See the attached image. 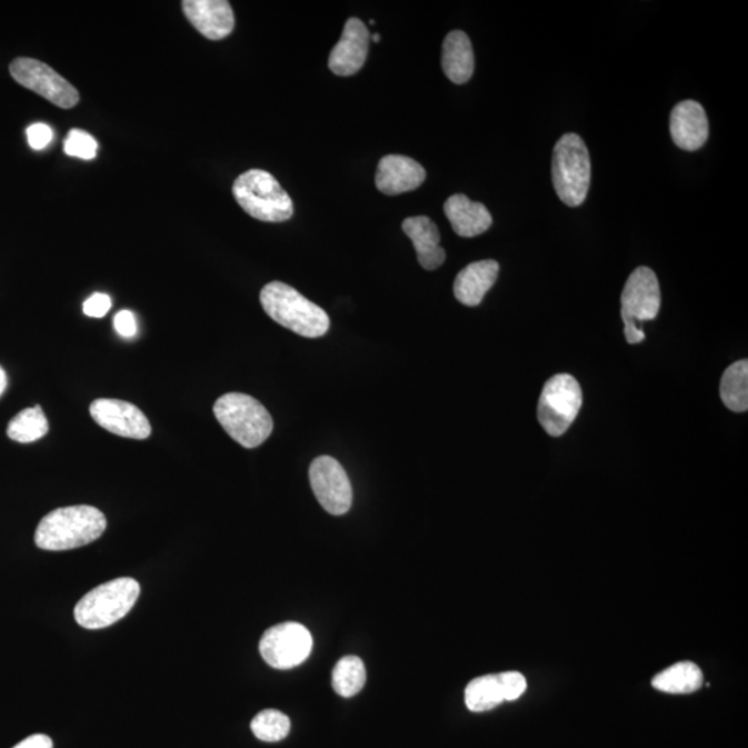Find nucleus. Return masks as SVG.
I'll use <instances>...</instances> for the list:
<instances>
[{
    "mask_svg": "<svg viewBox=\"0 0 748 748\" xmlns=\"http://www.w3.org/2000/svg\"><path fill=\"white\" fill-rule=\"evenodd\" d=\"M106 527V516L93 506H69L43 517L36 531V543L52 552L77 549L103 536Z\"/></svg>",
    "mask_w": 748,
    "mask_h": 748,
    "instance_id": "nucleus-1",
    "label": "nucleus"
},
{
    "mask_svg": "<svg viewBox=\"0 0 748 748\" xmlns=\"http://www.w3.org/2000/svg\"><path fill=\"white\" fill-rule=\"evenodd\" d=\"M260 300L269 318L298 336L318 339L328 333L329 315L289 285L281 281L268 283L261 291Z\"/></svg>",
    "mask_w": 748,
    "mask_h": 748,
    "instance_id": "nucleus-2",
    "label": "nucleus"
},
{
    "mask_svg": "<svg viewBox=\"0 0 748 748\" xmlns=\"http://www.w3.org/2000/svg\"><path fill=\"white\" fill-rule=\"evenodd\" d=\"M213 415L223 430L247 449L262 446L273 431L271 413L260 401L246 393H225L213 405Z\"/></svg>",
    "mask_w": 748,
    "mask_h": 748,
    "instance_id": "nucleus-3",
    "label": "nucleus"
},
{
    "mask_svg": "<svg viewBox=\"0 0 748 748\" xmlns=\"http://www.w3.org/2000/svg\"><path fill=\"white\" fill-rule=\"evenodd\" d=\"M140 585L133 578H117L83 596L76 606V620L82 628L112 626L132 610L139 599Z\"/></svg>",
    "mask_w": 748,
    "mask_h": 748,
    "instance_id": "nucleus-4",
    "label": "nucleus"
},
{
    "mask_svg": "<svg viewBox=\"0 0 748 748\" xmlns=\"http://www.w3.org/2000/svg\"><path fill=\"white\" fill-rule=\"evenodd\" d=\"M233 196L239 206L258 221L285 222L295 213L290 196L267 171L250 170L241 173L233 183Z\"/></svg>",
    "mask_w": 748,
    "mask_h": 748,
    "instance_id": "nucleus-5",
    "label": "nucleus"
},
{
    "mask_svg": "<svg viewBox=\"0 0 748 748\" xmlns=\"http://www.w3.org/2000/svg\"><path fill=\"white\" fill-rule=\"evenodd\" d=\"M553 188L568 207L581 206L590 187V157L587 144L576 133H566L553 149Z\"/></svg>",
    "mask_w": 748,
    "mask_h": 748,
    "instance_id": "nucleus-6",
    "label": "nucleus"
},
{
    "mask_svg": "<svg viewBox=\"0 0 748 748\" xmlns=\"http://www.w3.org/2000/svg\"><path fill=\"white\" fill-rule=\"evenodd\" d=\"M660 307L661 290L656 273L648 267L635 269L621 295V318L629 345L645 340V331L639 325L655 320Z\"/></svg>",
    "mask_w": 748,
    "mask_h": 748,
    "instance_id": "nucleus-7",
    "label": "nucleus"
},
{
    "mask_svg": "<svg viewBox=\"0 0 748 748\" xmlns=\"http://www.w3.org/2000/svg\"><path fill=\"white\" fill-rule=\"evenodd\" d=\"M582 407V390L570 375H556L543 386L538 420L549 436L560 437L570 429Z\"/></svg>",
    "mask_w": 748,
    "mask_h": 748,
    "instance_id": "nucleus-8",
    "label": "nucleus"
},
{
    "mask_svg": "<svg viewBox=\"0 0 748 748\" xmlns=\"http://www.w3.org/2000/svg\"><path fill=\"white\" fill-rule=\"evenodd\" d=\"M10 74L21 87L30 89L61 109H72L80 101V92L52 67L42 61L19 58L11 61Z\"/></svg>",
    "mask_w": 748,
    "mask_h": 748,
    "instance_id": "nucleus-9",
    "label": "nucleus"
},
{
    "mask_svg": "<svg viewBox=\"0 0 748 748\" xmlns=\"http://www.w3.org/2000/svg\"><path fill=\"white\" fill-rule=\"evenodd\" d=\"M312 637L301 624L285 622L269 628L260 642V654L272 668L291 669L307 660Z\"/></svg>",
    "mask_w": 748,
    "mask_h": 748,
    "instance_id": "nucleus-10",
    "label": "nucleus"
},
{
    "mask_svg": "<svg viewBox=\"0 0 748 748\" xmlns=\"http://www.w3.org/2000/svg\"><path fill=\"white\" fill-rule=\"evenodd\" d=\"M309 480L318 502L328 513L346 515L352 505L350 478L335 458L319 457L309 468Z\"/></svg>",
    "mask_w": 748,
    "mask_h": 748,
    "instance_id": "nucleus-11",
    "label": "nucleus"
},
{
    "mask_svg": "<svg viewBox=\"0 0 748 748\" xmlns=\"http://www.w3.org/2000/svg\"><path fill=\"white\" fill-rule=\"evenodd\" d=\"M527 690L525 675L516 671L483 675L471 680L465 691V701L472 712L493 710L503 701H515Z\"/></svg>",
    "mask_w": 748,
    "mask_h": 748,
    "instance_id": "nucleus-12",
    "label": "nucleus"
},
{
    "mask_svg": "<svg viewBox=\"0 0 748 748\" xmlns=\"http://www.w3.org/2000/svg\"><path fill=\"white\" fill-rule=\"evenodd\" d=\"M92 419L112 435L146 440L151 435V426L142 410L120 399H96L89 408Z\"/></svg>",
    "mask_w": 748,
    "mask_h": 748,
    "instance_id": "nucleus-13",
    "label": "nucleus"
},
{
    "mask_svg": "<svg viewBox=\"0 0 748 748\" xmlns=\"http://www.w3.org/2000/svg\"><path fill=\"white\" fill-rule=\"evenodd\" d=\"M368 27L356 17L346 22L339 43L331 50L329 69L339 77L356 76L362 69L369 53Z\"/></svg>",
    "mask_w": 748,
    "mask_h": 748,
    "instance_id": "nucleus-14",
    "label": "nucleus"
},
{
    "mask_svg": "<svg viewBox=\"0 0 748 748\" xmlns=\"http://www.w3.org/2000/svg\"><path fill=\"white\" fill-rule=\"evenodd\" d=\"M182 9L190 24L211 41H221L233 31V9L227 0H184Z\"/></svg>",
    "mask_w": 748,
    "mask_h": 748,
    "instance_id": "nucleus-15",
    "label": "nucleus"
},
{
    "mask_svg": "<svg viewBox=\"0 0 748 748\" xmlns=\"http://www.w3.org/2000/svg\"><path fill=\"white\" fill-rule=\"evenodd\" d=\"M669 132L679 149L696 151L706 144L710 127L706 110L695 100L680 101L669 118Z\"/></svg>",
    "mask_w": 748,
    "mask_h": 748,
    "instance_id": "nucleus-16",
    "label": "nucleus"
},
{
    "mask_svg": "<svg viewBox=\"0 0 748 748\" xmlns=\"http://www.w3.org/2000/svg\"><path fill=\"white\" fill-rule=\"evenodd\" d=\"M426 170L409 157L390 154L382 157L377 167L376 187L387 196L407 193L421 187Z\"/></svg>",
    "mask_w": 748,
    "mask_h": 748,
    "instance_id": "nucleus-17",
    "label": "nucleus"
},
{
    "mask_svg": "<svg viewBox=\"0 0 748 748\" xmlns=\"http://www.w3.org/2000/svg\"><path fill=\"white\" fill-rule=\"evenodd\" d=\"M403 232L412 240L418 260L427 271H436L446 262V250L440 246L441 235L429 217L405 219Z\"/></svg>",
    "mask_w": 748,
    "mask_h": 748,
    "instance_id": "nucleus-18",
    "label": "nucleus"
},
{
    "mask_svg": "<svg viewBox=\"0 0 748 748\" xmlns=\"http://www.w3.org/2000/svg\"><path fill=\"white\" fill-rule=\"evenodd\" d=\"M443 211L452 225L455 233L462 238H476V236L487 232L492 225L491 213L481 202L471 201L465 195H453L449 197Z\"/></svg>",
    "mask_w": 748,
    "mask_h": 748,
    "instance_id": "nucleus-19",
    "label": "nucleus"
},
{
    "mask_svg": "<svg viewBox=\"0 0 748 748\" xmlns=\"http://www.w3.org/2000/svg\"><path fill=\"white\" fill-rule=\"evenodd\" d=\"M499 263L493 260L472 262L460 271L453 283L455 297L466 307L480 306L483 297L497 281Z\"/></svg>",
    "mask_w": 748,
    "mask_h": 748,
    "instance_id": "nucleus-20",
    "label": "nucleus"
},
{
    "mask_svg": "<svg viewBox=\"0 0 748 748\" xmlns=\"http://www.w3.org/2000/svg\"><path fill=\"white\" fill-rule=\"evenodd\" d=\"M442 70L453 83L462 86L475 72V52L463 31L449 32L442 44Z\"/></svg>",
    "mask_w": 748,
    "mask_h": 748,
    "instance_id": "nucleus-21",
    "label": "nucleus"
},
{
    "mask_svg": "<svg viewBox=\"0 0 748 748\" xmlns=\"http://www.w3.org/2000/svg\"><path fill=\"white\" fill-rule=\"evenodd\" d=\"M654 688L669 695H691L702 685V672L697 664L682 661L664 669L651 680Z\"/></svg>",
    "mask_w": 748,
    "mask_h": 748,
    "instance_id": "nucleus-22",
    "label": "nucleus"
},
{
    "mask_svg": "<svg viewBox=\"0 0 748 748\" xmlns=\"http://www.w3.org/2000/svg\"><path fill=\"white\" fill-rule=\"evenodd\" d=\"M719 393H721L725 407L732 412H746L748 409V362L746 359L730 365L725 370Z\"/></svg>",
    "mask_w": 748,
    "mask_h": 748,
    "instance_id": "nucleus-23",
    "label": "nucleus"
},
{
    "mask_svg": "<svg viewBox=\"0 0 748 748\" xmlns=\"http://www.w3.org/2000/svg\"><path fill=\"white\" fill-rule=\"evenodd\" d=\"M49 431V423L47 416L39 405L33 408L21 410L11 419L8 427V436L10 440L28 443L41 440Z\"/></svg>",
    "mask_w": 748,
    "mask_h": 748,
    "instance_id": "nucleus-24",
    "label": "nucleus"
},
{
    "mask_svg": "<svg viewBox=\"0 0 748 748\" xmlns=\"http://www.w3.org/2000/svg\"><path fill=\"white\" fill-rule=\"evenodd\" d=\"M333 689L341 697H352L359 694L367 684V669L361 658L357 656H347L336 664L333 678H331Z\"/></svg>",
    "mask_w": 748,
    "mask_h": 748,
    "instance_id": "nucleus-25",
    "label": "nucleus"
},
{
    "mask_svg": "<svg viewBox=\"0 0 748 748\" xmlns=\"http://www.w3.org/2000/svg\"><path fill=\"white\" fill-rule=\"evenodd\" d=\"M290 718L278 710H263L251 721V730L257 739L277 744L290 734Z\"/></svg>",
    "mask_w": 748,
    "mask_h": 748,
    "instance_id": "nucleus-26",
    "label": "nucleus"
},
{
    "mask_svg": "<svg viewBox=\"0 0 748 748\" xmlns=\"http://www.w3.org/2000/svg\"><path fill=\"white\" fill-rule=\"evenodd\" d=\"M64 151L67 156L78 157L81 160H93L98 154V142L92 134L81 129H71L64 140Z\"/></svg>",
    "mask_w": 748,
    "mask_h": 748,
    "instance_id": "nucleus-27",
    "label": "nucleus"
},
{
    "mask_svg": "<svg viewBox=\"0 0 748 748\" xmlns=\"http://www.w3.org/2000/svg\"><path fill=\"white\" fill-rule=\"evenodd\" d=\"M28 144L33 150H43L52 142L53 131L47 123H33L27 129Z\"/></svg>",
    "mask_w": 748,
    "mask_h": 748,
    "instance_id": "nucleus-28",
    "label": "nucleus"
},
{
    "mask_svg": "<svg viewBox=\"0 0 748 748\" xmlns=\"http://www.w3.org/2000/svg\"><path fill=\"white\" fill-rule=\"evenodd\" d=\"M82 309L89 318H103L111 309V298L104 292H94L83 302Z\"/></svg>",
    "mask_w": 748,
    "mask_h": 748,
    "instance_id": "nucleus-29",
    "label": "nucleus"
},
{
    "mask_svg": "<svg viewBox=\"0 0 748 748\" xmlns=\"http://www.w3.org/2000/svg\"><path fill=\"white\" fill-rule=\"evenodd\" d=\"M114 328L118 335L126 337V339H132V337L138 333L137 319L131 311H120L116 315L114 318Z\"/></svg>",
    "mask_w": 748,
    "mask_h": 748,
    "instance_id": "nucleus-30",
    "label": "nucleus"
},
{
    "mask_svg": "<svg viewBox=\"0 0 748 748\" xmlns=\"http://www.w3.org/2000/svg\"><path fill=\"white\" fill-rule=\"evenodd\" d=\"M13 748H53V741L47 735H32Z\"/></svg>",
    "mask_w": 748,
    "mask_h": 748,
    "instance_id": "nucleus-31",
    "label": "nucleus"
},
{
    "mask_svg": "<svg viewBox=\"0 0 748 748\" xmlns=\"http://www.w3.org/2000/svg\"><path fill=\"white\" fill-rule=\"evenodd\" d=\"M6 387H8V377H6L4 370L0 367V397H2Z\"/></svg>",
    "mask_w": 748,
    "mask_h": 748,
    "instance_id": "nucleus-32",
    "label": "nucleus"
},
{
    "mask_svg": "<svg viewBox=\"0 0 748 748\" xmlns=\"http://www.w3.org/2000/svg\"><path fill=\"white\" fill-rule=\"evenodd\" d=\"M372 39H373V42H375V43H380V41H381V36H380V33H375V36L372 37Z\"/></svg>",
    "mask_w": 748,
    "mask_h": 748,
    "instance_id": "nucleus-33",
    "label": "nucleus"
},
{
    "mask_svg": "<svg viewBox=\"0 0 748 748\" xmlns=\"http://www.w3.org/2000/svg\"><path fill=\"white\" fill-rule=\"evenodd\" d=\"M369 24H370V26H375V24H376V21H375V20H370V21H369Z\"/></svg>",
    "mask_w": 748,
    "mask_h": 748,
    "instance_id": "nucleus-34",
    "label": "nucleus"
}]
</instances>
